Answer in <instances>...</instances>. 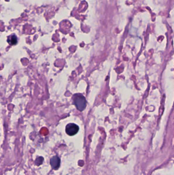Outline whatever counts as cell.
<instances>
[{
	"instance_id": "obj_5",
	"label": "cell",
	"mask_w": 174,
	"mask_h": 175,
	"mask_svg": "<svg viewBox=\"0 0 174 175\" xmlns=\"http://www.w3.org/2000/svg\"><path fill=\"white\" fill-rule=\"evenodd\" d=\"M43 160H44L43 157H38V158L36 159V161H35V163H36V165L39 166V165H40V164H42V162H43Z\"/></svg>"
},
{
	"instance_id": "obj_4",
	"label": "cell",
	"mask_w": 174,
	"mask_h": 175,
	"mask_svg": "<svg viewBox=\"0 0 174 175\" xmlns=\"http://www.w3.org/2000/svg\"><path fill=\"white\" fill-rule=\"evenodd\" d=\"M7 42L10 45H15L18 43V38L15 35H12L8 37L7 39Z\"/></svg>"
},
{
	"instance_id": "obj_2",
	"label": "cell",
	"mask_w": 174,
	"mask_h": 175,
	"mask_svg": "<svg viewBox=\"0 0 174 175\" xmlns=\"http://www.w3.org/2000/svg\"><path fill=\"white\" fill-rule=\"evenodd\" d=\"M79 128L77 125L75 123H68L66 127V132L69 136H74L78 133Z\"/></svg>"
},
{
	"instance_id": "obj_1",
	"label": "cell",
	"mask_w": 174,
	"mask_h": 175,
	"mask_svg": "<svg viewBox=\"0 0 174 175\" xmlns=\"http://www.w3.org/2000/svg\"><path fill=\"white\" fill-rule=\"evenodd\" d=\"M74 102L78 110L83 111L86 107V99L82 95L77 94L74 96Z\"/></svg>"
},
{
	"instance_id": "obj_3",
	"label": "cell",
	"mask_w": 174,
	"mask_h": 175,
	"mask_svg": "<svg viewBox=\"0 0 174 175\" xmlns=\"http://www.w3.org/2000/svg\"><path fill=\"white\" fill-rule=\"evenodd\" d=\"M50 164L53 169L54 170L58 169L60 165V158L57 156H53L50 160Z\"/></svg>"
}]
</instances>
